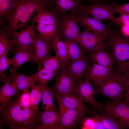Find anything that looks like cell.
<instances>
[{"label": "cell", "instance_id": "83f0119b", "mask_svg": "<svg viewBox=\"0 0 129 129\" xmlns=\"http://www.w3.org/2000/svg\"><path fill=\"white\" fill-rule=\"evenodd\" d=\"M77 14L75 12H71L61 16L58 18L59 24L70 28L77 34L79 35V28L76 20Z\"/></svg>", "mask_w": 129, "mask_h": 129}, {"label": "cell", "instance_id": "cb8c5ba5", "mask_svg": "<svg viewBox=\"0 0 129 129\" xmlns=\"http://www.w3.org/2000/svg\"><path fill=\"white\" fill-rule=\"evenodd\" d=\"M52 45V49L54 50L55 56L61 62L62 68H65L66 64L69 61L70 59L66 46L58 34L54 38Z\"/></svg>", "mask_w": 129, "mask_h": 129}, {"label": "cell", "instance_id": "8992f818", "mask_svg": "<svg viewBox=\"0 0 129 129\" xmlns=\"http://www.w3.org/2000/svg\"><path fill=\"white\" fill-rule=\"evenodd\" d=\"M76 82L65 68H62L56 75L55 83L53 88L54 95L62 96L72 92L77 84Z\"/></svg>", "mask_w": 129, "mask_h": 129}, {"label": "cell", "instance_id": "5b68a950", "mask_svg": "<svg viewBox=\"0 0 129 129\" xmlns=\"http://www.w3.org/2000/svg\"><path fill=\"white\" fill-rule=\"evenodd\" d=\"M116 2L109 4L97 3L92 5H80L78 15L85 14L102 22L110 20L113 22L116 17L114 15L113 7Z\"/></svg>", "mask_w": 129, "mask_h": 129}, {"label": "cell", "instance_id": "f546056e", "mask_svg": "<svg viewBox=\"0 0 129 129\" xmlns=\"http://www.w3.org/2000/svg\"><path fill=\"white\" fill-rule=\"evenodd\" d=\"M38 64V68L37 72V82L38 84H47L48 82L56 75L58 71H53L43 68L39 64Z\"/></svg>", "mask_w": 129, "mask_h": 129}, {"label": "cell", "instance_id": "d6a6232c", "mask_svg": "<svg viewBox=\"0 0 129 129\" xmlns=\"http://www.w3.org/2000/svg\"><path fill=\"white\" fill-rule=\"evenodd\" d=\"M58 34L60 38H62L64 40H72L78 43L79 35L69 27L59 24Z\"/></svg>", "mask_w": 129, "mask_h": 129}, {"label": "cell", "instance_id": "7bdbcfd3", "mask_svg": "<svg viewBox=\"0 0 129 129\" xmlns=\"http://www.w3.org/2000/svg\"><path fill=\"white\" fill-rule=\"evenodd\" d=\"M95 124L94 120L92 118H88L84 121L81 127L83 129H95Z\"/></svg>", "mask_w": 129, "mask_h": 129}, {"label": "cell", "instance_id": "ac0fdd59", "mask_svg": "<svg viewBox=\"0 0 129 129\" xmlns=\"http://www.w3.org/2000/svg\"><path fill=\"white\" fill-rule=\"evenodd\" d=\"M59 108L86 111L84 101L79 98L74 91L65 95L61 96L54 95Z\"/></svg>", "mask_w": 129, "mask_h": 129}, {"label": "cell", "instance_id": "b9f144b4", "mask_svg": "<svg viewBox=\"0 0 129 129\" xmlns=\"http://www.w3.org/2000/svg\"><path fill=\"white\" fill-rule=\"evenodd\" d=\"M81 2H83L86 5H92L96 3L111 4L116 2L115 0H81Z\"/></svg>", "mask_w": 129, "mask_h": 129}, {"label": "cell", "instance_id": "bcb514c9", "mask_svg": "<svg viewBox=\"0 0 129 129\" xmlns=\"http://www.w3.org/2000/svg\"><path fill=\"white\" fill-rule=\"evenodd\" d=\"M49 2L50 0H45Z\"/></svg>", "mask_w": 129, "mask_h": 129}, {"label": "cell", "instance_id": "4fadbf2b", "mask_svg": "<svg viewBox=\"0 0 129 129\" xmlns=\"http://www.w3.org/2000/svg\"><path fill=\"white\" fill-rule=\"evenodd\" d=\"M81 2V0H50L48 8L55 14L58 19L68 12H75L78 15Z\"/></svg>", "mask_w": 129, "mask_h": 129}, {"label": "cell", "instance_id": "f6af8a7d", "mask_svg": "<svg viewBox=\"0 0 129 129\" xmlns=\"http://www.w3.org/2000/svg\"><path fill=\"white\" fill-rule=\"evenodd\" d=\"M119 27L122 34L125 37H129V26H124Z\"/></svg>", "mask_w": 129, "mask_h": 129}, {"label": "cell", "instance_id": "277c9868", "mask_svg": "<svg viewBox=\"0 0 129 129\" xmlns=\"http://www.w3.org/2000/svg\"><path fill=\"white\" fill-rule=\"evenodd\" d=\"M125 74L113 71L95 88L96 92L108 98L112 102H121L125 96Z\"/></svg>", "mask_w": 129, "mask_h": 129}, {"label": "cell", "instance_id": "ba28073f", "mask_svg": "<svg viewBox=\"0 0 129 129\" xmlns=\"http://www.w3.org/2000/svg\"><path fill=\"white\" fill-rule=\"evenodd\" d=\"M90 80L86 79L81 80L77 83L74 91L78 97L83 101L88 102L96 108L102 110L104 106L97 102L95 99L96 93L95 88L90 83Z\"/></svg>", "mask_w": 129, "mask_h": 129}, {"label": "cell", "instance_id": "74e56055", "mask_svg": "<svg viewBox=\"0 0 129 129\" xmlns=\"http://www.w3.org/2000/svg\"><path fill=\"white\" fill-rule=\"evenodd\" d=\"M29 91L28 89L25 90L23 91L22 94L17 99L19 104L25 108H31Z\"/></svg>", "mask_w": 129, "mask_h": 129}, {"label": "cell", "instance_id": "8fae6325", "mask_svg": "<svg viewBox=\"0 0 129 129\" xmlns=\"http://www.w3.org/2000/svg\"><path fill=\"white\" fill-rule=\"evenodd\" d=\"M104 107L106 113L118 119L126 129H129V104L124 102L107 101Z\"/></svg>", "mask_w": 129, "mask_h": 129}, {"label": "cell", "instance_id": "60d3db41", "mask_svg": "<svg viewBox=\"0 0 129 129\" xmlns=\"http://www.w3.org/2000/svg\"><path fill=\"white\" fill-rule=\"evenodd\" d=\"M92 113L95 124V129H105L100 115L95 111Z\"/></svg>", "mask_w": 129, "mask_h": 129}, {"label": "cell", "instance_id": "30bf717a", "mask_svg": "<svg viewBox=\"0 0 129 129\" xmlns=\"http://www.w3.org/2000/svg\"><path fill=\"white\" fill-rule=\"evenodd\" d=\"M34 24L32 23L20 31L13 32L12 39L15 47L33 48L34 35L37 30Z\"/></svg>", "mask_w": 129, "mask_h": 129}, {"label": "cell", "instance_id": "7c38bea8", "mask_svg": "<svg viewBox=\"0 0 129 129\" xmlns=\"http://www.w3.org/2000/svg\"><path fill=\"white\" fill-rule=\"evenodd\" d=\"M88 57L84 56L78 59H71L66 64L65 68L76 81H79L86 77L91 66Z\"/></svg>", "mask_w": 129, "mask_h": 129}, {"label": "cell", "instance_id": "6da1fadb", "mask_svg": "<svg viewBox=\"0 0 129 129\" xmlns=\"http://www.w3.org/2000/svg\"><path fill=\"white\" fill-rule=\"evenodd\" d=\"M0 108L1 121L10 129H37L40 124L37 110L21 107L17 98L1 104Z\"/></svg>", "mask_w": 129, "mask_h": 129}, {"label": "cell", "instance_id": "f35d334b", "mask_svg": "<svg viewBox=\"0 0 129 129\" xmlns=\"http://www.w3.org/2000/svg\"><path fill=\"white\" fill-rule=\"evenodd\" d=\"M113 10L114 13H117L120 15H129V2L122 5L116 3L113 6Z\"/></svg>", "mask_w": 129, "mask_h": 129}, {"label": "cell", "instance_id": "7402d4cb", "mask_svg": "<svg viewBox=\"0 0 129 129\" xmlns=\"http://www.w3.org/2000/svg\"><path fill=\"white\" fill-rule=\"evenodd\" d=\"M32 23L39 24L54 25L58 27L59 20L55 14L50 10L41 8L32 19Z\"/></svg>", "mask_w": 129, "mask_h": 129}, {"label": "cell", "instance_id": "2e32d148", "mask_svg": "<svg viewBox=\"0 0 129 129\" xmlns=\"http://www.w3.org/2000/svg\"><path fill=\"white\" fill-rule=\"evenodd\" d=\"M33 48L19 47L15 48V54L11 59V73L16 72L24 63L30 61L35 62Z\"/></svg>", "mask_w": 129, "mask_h": 129}, {"label": "cell", "instance_id": "d6986e66", "mask_svg": "<svg viewBox=\"0 0 129 129\" xmlns=\"http://www.w3.org/2000/svg\"><path fill=\"white\" fill-rule=\"evenodd\" d=\"M35 62L38 63L46 57L50 55L52 49L51 43L42 38L39 33H35L33 43Z\"/></svg>", "mask_w": 129, "mask_h": 129}, {"label": "cell", "instance_id": "836d02e7", "mask_svg": "<svg viewBox=\"0 0 129 129\" xmlns=\"http://www.w3.org/2000/svg\"><path fill=\"white\" fill-rule=\"evenodd\" d=\"M16 0H0V24L7 18Z\"/></svg>", "mask_w": 129, "mask_h": 129}, {"label": "cell", "instance_id": "ab89813d", "mask_svg": "<svg viewBox=\"0 0 129 129\" xmlns=\"http://www.w3.org/2000/svg\"><path fill=\"white\" fill-rule=\"evenodd\" d=\"M112 22L119 27L124 26H129V15H120L119 17H116L113 22Z\"/></svg>", "mask_w": 129, "mask_h": 129}, {"label": "cell", "instance_id": "e575fe53", "mask_svg": "<svg viewBox=\"0 0 129 129\" xmlns=\"http://www.w3.org/2000/svg\"><path fill=\"white\" fill-rule=\"evenodd\" d=\"M30 93V100L31 108L37 110L38 105L41 99L42 94L41 89L38 86L34 85L31 88Z\"/></svg>", "mask_w": 129, "mask_h": 129}, {"label": "cell", "instance_id": "4316f807", "mask_svg": "<svg viewBox=\"0 0 129 129\" xmlns=\"http://www.w3.org/2000/svg\"><path fill=\"white\" fill-rule=\"evenodd\" d=\"M14 47L10 36L1 29L0 31V56L5 54H8L10 51L14 53L15 50Z\"/></svg>", "mask_w": 129, "mask_h": 129}, {"label": "cell", "instance_id": "e0dca14e", "mask_svg": "<svg viewBox=\"0 0 129 129\" xmlns=\"http://www.w3.org/2000/svg\"><path fill=\"white\" fill-rule=\"evenodd\" d=\"M40 124L37 129H58L60 118L59 110L37 111Z\"/></svg>", "mask_w": 129, "mask_h": 129}, {"label": "cell", "instance_id": "f1b7e54d", "mask_svg": "<svg viewBox=\"0 0 129 129\" xmlns=\"http://www.w3.org/2000/svg\"><path fill=\"white\" fill-rule=\"evenodd\" d=\"M101 117L105 129H126L122 122L115 118L106 113H102Z\"/></svg>", "mask_w": 129, "mask_h": 129}, {"label": "cell", "instance_id": "44dd1931", "mask_svg": "<svg viewBox=\"0 0 129 129\" xmlns=\"http://www.w3.org/2000/svg\"><path fill=\"white\" fill-rule=\"evenodd\" d=\"M113 71V69L93 64L89 68L85 79L92 81L96 88L99 86L106 78Z\"/></svg>", "mask_w": 129, "mask_h": 129}, {"label": "cell", "instance_id": "d590c367", "mask_svg": "<svg viewBox=\"0 0 129 129\" xmlns=\"http://www.w3.org/2000/svg\"><path fill=\"white\" fill-rule=\"evenodd\" d=\"M8 54H5L0 56V81L2 82L6 76L5 73V70L9 65H11V59L7 57Z\"/></svg>", "mask_w": 129, "mask_h": 129}, {"label": "cell", "instance_id": "5bb4252c", "mask_svg": "<svg viewBox=\"0 0 129 129\" xmlns=\"http://www.w3.org/2000/svg\"><path fill=\"white\" fill-rule=\"evenodd\" d=\"M60 118L58 129L75 127L86 111L67 108L59 109Z\"/></svg>", "mask_w": 129, "mask_h": 129}, {"label": "cell", "instance_id": "52a82bcc", "mask_svg": "<svg viewBox=\"0 0 129 129\" xmlns=\"http://www.w3.org/2000/svg\"><path fill=\"white\" fill-rule=\"evenodd\" d=\"M106 38L104 36L96 34L84 28L79 34L77 43L82 51L90 54L98 49Z\"/></svg>", "mask_w": 129, "mask_h": 129}, {"label": "cell", "instance_id": "ffe728a7", "mask_svg": "<svg viewBox=\"0 0 129 129\" xmlns=\"http://www.w3.org/2000/svg\"><path fill=\"white\" fill-rule=\"evenodd\" d=\"M37 73L29 75H26L16 72L11 73L8 77L19 90L23 91L31 88L36 84Z\"/></svg>", "mask_w": 129, "mask_h": 129}, {"label": "cell", "instance_id": "4dcf8cb0", "mask_svg": "<svg viewBox=\"0 0 129 129\" xmlns=\"http://www.w3.org/2000/svg\"><path fill=\"white\" fill-rule=\"evenodd\" d=\"M63 41L67 47L70 59H77L84 56L82 50L76 42L72 40H65Z\"/></svg>", "mask_w": 129, "mask_h": 129}, {"label": "cell", "instance_id": "7a4b0ae2", "mask_svg": "<svg viewBox=\"0 0 129 129\" xmlns=\"http://www.w3.org/2000/svg\"><path fill=\"white\" fill-rule=\"evenodd\" d=\"M109 29L106 44L114 57L116 71L121 74L129 73V37L123 35L120 27L111 22Z\"/></svg>", "mask_w": 129, "mask_h": 129}, {"label": "cell", "instance_id": "9a60e30c", "mask_svg": "<svg viewBox=\"0 0 129 129\" xmlns=\"http://www.w3.org/2000/svg\"><path fill=\"white\" fill-rule=\"evenodd\" d=\"M107 46L104 42L98 49L90 53L88 57L93 64L113 70L115 59L112 53L106 51Z\"/></svg>", "mask_w": 129, "mask_h": 129}, {"label": "cell", "instance_id": "1f68e13d", "mask_svg": "<svg viewBox=\"0 0 129 129\" xmlns=\"http://www.w3.org/2000/svg\"><path fill=\"white\" fill-rule=\"evenodd\" d=\"M39 64L44 68L50 70L58 71L62 67L61 62L56 56H48L40 61Z\"/></svg>", "mask_w": 129, "mask_h": 129}, {"label": "cell", "instance_id": "603a6c76", "mask_svg": "<svg viewBox=\"0 0 129 129\" xmlns=\"http://www.w3.org/2000/svg\"><path fill=\"white\" fill-rule=\"evenodd\" d=\"M3 82L4 84L0 87V102L1 104H4L9 101L13 96L18 99L20 97L19 90L8 76H6Z\"/></svg>", "mask_w": 129, "mask_h": 129}, {"label": "cell", "instance_id": "ee69618b", "mask_svg": "<svg viewBox=\"0 0 129 129\" xmlns=\"http://www.w3.org/2000/svg\"><path fill=\"white\" fill-rule=\"evenodd\" d=\"M124 74L126 77L125 95L123 102L129 104V73Z\"/></svg>", "mask_w": 129, "mask_h": 129}, {"label": "cell", "instance_id": "484cf974", "mask_svg": "<svg viewBox=\"0 0 129 129\" xmlns=\"http://www.w3.org/2000/svg\"><path fill=\"white\" fill-rule=\"evenodd\" d=\"M36 27L42 38L52 45L54 38L58 34L57 26L54 25L38 24L36 25Z\"/></svg>", "mask_w": 129, "mask_h": 129}, {"label": "cell", "instance_id": "8d00e7d4", "mask_svg": "<svg viewBox=\"0 0 129 129\" xmlns=\"http://www.w3.org/2000/svg\"><path fill=\"white\" fill-rule=\"evenodd\" d=\"M37 12V11H35L33 12L28 13L21 16L16 23L14 28V32L16 31L18 29H22L23 28Z\"/></svg>", "mask_w": 129, "mask_h": 129}, {"label": "cell", "instance_id": "9c48e42d", "mask_svg": "<svg viewBox=\"0 0 129 129\" xmlns=\"http://www.w3.org/2000/svg\"><path fill=\"white\" fill-rule=\"evenodd\" d=\"M76 19L81 26L96 34L104 36L107 38L109 34L110 22L105 25L85 14L78 15Z\"/></svg>", "mask_w": 129, "mask_h": 129}, {"label": "cell", "instance_id": "d4e9b609", "mask_svg": "<svg viewBox=\"0 0 129 129\" xmlns=\"http://www.w3.org/2000/svg\"><path fill=\"white\" fill-rule=\"evenodd\" d=\"M41 92V99L43 108L45 111L56 110V107L54 100V92L53 88L49 86L48 84H38Z\"/></svg>", "mask_w": 129, "mask_h": 129}, {"label": "cell", "instance_id": "3957f363", "mask_svg": "<svg viewBox=\"0 0 129 129\" xmlns=\"http://www.w3.org/2000/svg\"><path fill=\"white\" fill-rule=\"evenodd\" d=\"M49 3L45 0H16L5 21L6 24L1 29L10 36L14 32L16 23L21 16L37 11L41 8H48Z\"/></svg>", "mask_w": 129, "mask_h": 129}]
</instances>
